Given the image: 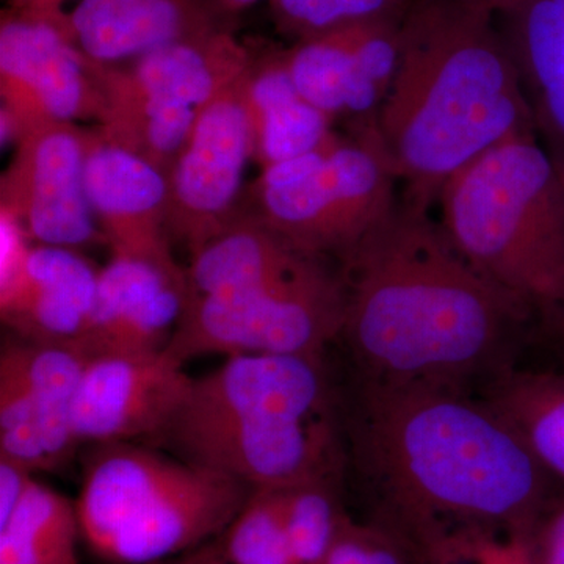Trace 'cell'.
<instances>
[{"label":"cell","instance_id":"obj_18","mask_svg":"<svg viewBox=\"0 0 564 564\" xmlns=\"http://www.w3.org/2000/svg\"><path fill=\"white\" fill-rule=\"evenodd\" d=\"M68 24L77 47L102 65H122L180 41L232 29L207 0H79Z\"/></svg>","mask_w":564,"mask_h":564},{"label":"cell","instance_id":"obj_24","mask_svg":"<svg viewBox=\"0 0 564 564\" xmlns=\"http://www.w3.org/2000/svg\"><path fill=\"white\" fill-rule=\"evenodd\" d=\"M79 538L76 503L35 480L0 524V564H77Z\"/></svg>","mask_w":564,"mask_h":564},{"label":"cell","instance_id":"obj_21","mask_svg":"<svg viewBox=\"0 0 564 564\" xmlns=\"http://www.w3.org/2000/svg\"><path fill=\"white\" fill-rule=\"evenodd\" d=\"M318 258L296 248L250 209H242L192 256L185 267L188 299L221 295L280 280Z\"/></svg>","mask_w":564,"mask_h":564},{"label":"cell","instance_id":"obj_8","mask_svg":"<svg viewBox=\"0 0 564 564\" xmlns=\"http://www.w3.org/2000/svg\"><path fill=\"white\" fill-rule=\"evenodd\" d=\"M252 52L223 29L122 65L90 61L104 101L96 132L169 176L204 107L242 76Z\"/></svg>","mask_w":564,"mask_h":564},{"label":"cell","instance_id":"obj_17","mask_svg":"<svg viewBox=\"0 0 564 564\" xmlns=\"http://www.w3.org/2000/svg\"><path fill=\"white\" fill-rule=\"evenodd\" d=\"M99 270L77 250L35 245L0 291V317L18 339L85 351Z\"/></svg>","mask_w":564,"mask_h":564},{"label":"cell","instance_id":"obj_20","mask_svg":"<svg viewBox=\"0 0 564 564\" xmlns=\"http://www.w3.org/2000/svg\"><path fill=\"white\" fill-rule=\"evenodd\" d=\"M247 93L254 161L262 170L318 150L337 133L332 118L293 84L284 50L252 52Z\"/></svg>","mask_w":564,"mask_h":564},{"label":"cell","instance_id":"obj_29","mask_svg":"<svg viewBox=\"0 0 564 564\" xmlns=\"http://www.w3.org/2000/svg\"><path fill=\"white\" fill-rule=\"evenodd\" d=\"M410 554L391 533L378 525L345 519L323 564H408Z\"/></svg>","mask_w":564,"mask_h":564},{"label":"cell","instance_id":"obj_35","mask_svg":"<svg viewBox=\"0 0 564 564\" xmlns=\"http://www.w3.org/2000/svg\"><path fill=\"white\" fill-rule=\"evenodd\" d=\"M458 2L470 3V6H480L485 9L492 10L494 13L507 7L508 3L514 2V0H458Z\"/></svg>","mask_w":564,"mask_h":564},{"label":"cell","instance_id":"obj_1","mask_svg":"<svg viewBox=\"0 0 564 564\" xmlns=\"http://www.w3.org/2000/svg\"><path fill=\"white\" fill-rule=\"evenodd\" d=\"M343 421L375 525L425 564H456L473 534H533L555 499L554 475L464 389L356 378Z\"/></svg>","mask_w":564,"mask_h":564},{"label":"cell","instance_id":"obj_19","mask_svg":"<svg viewBox=\"0 0 564 564\" xmlns=\"http://www.w3.org/2000/svg\"><path fill=\"white\" fill-rule=\"evenodd\" d=\"M496 21L538 140L564 177V0H514L496 11Z\"/></svg>","mask_w":564,"mask_h":564},{"label":"cell","instance_id":"obj_28","mask_svg":"<svg viewBox=\"0 0 564 564\" xmlns=\"http://www.w3.org/2000/svg\"><path fill=\"white\" fill-rule=\"evenodd\" d=\"M0 456L36 470H52L35 404L24 380L0 362Z\"/></svg>","mask_w":564,"mask_h":564},{"label":"cell","instance_id":"obj_10","mask_svg":"<svg viewBox=\"0 0 564 564\" xmlns=\"http://www.w3.org/2000/svg\"><path fill=\"white\" fill-rule=\"evenodd\" d=\"M2 143L44 122L95 121L104 101L90 58L63 20L7 9L0 18Z\"/></svg>","mask_w":564,"mask_h":564},{"label":"cell","instance_id":"obj_7","mask_svg":"<svg viewBox=\"0 0 564 564\" xmlns=\"http://www.w3.org/2000/svg\"><path fill=\"white\" fill-rule=\"evenodd\" d=\"M397 185L372 121L263 169L248 209L300 250L339 262L395 209Z\"/></svg>","mask_w":564,"mask_h":564},{"label":"cell","instance_id":"obj_13","mask_svg":"<svg viewBox=\"0 0 564 564\" xmlns=\"http://www.w3.org/2000/svg\"><path fill=\"white\" fill-rule=\"evenodd\" d=\"M192 383L184 364L165 350L93 356L74 400L77 443L150 444L180 411Z\"/></svg>","mask_w":564,"mask_h":564},{"label":"cell","instance_id":"obj_16","mask_svg":"<svg viewBox=\"0 0 564 564\" xmlns=\"http://www.w3.org/2000/svg\"><path fill=\"white\" fill-rule=\"evenodd\" d=\"M187 299V274L111 256L99 269L85 351L98 356L165 350Z\"/></svg>","mask_w":564,"mask_h":564},{"label":"cell","instance_id":"obj_25","mask_svg":"<svg viewBox=\"0 0 564 564\" xmlns=\"http://www.w3.org/2000/svg\"><path fill=\"white\" fill-rule=\"evenodd\" d=\"M343 480H314L282 488L289 544L295 564H323L347 514L340 503Z\"/></svg>","mask_w":564,"mask_h":564},{"label":"cell","instance_id":"obj_33","mask_svg":"<svg viewBox=\"0 0 564 564\" xmlns=\"http://www.w3.org/2000/svg\"><path fill=\"white\" fill-rule=\"evenodd\" d=\"M172 564H228V562H226L220 540H218L215 543L204 544L202 547L195 549L191 554Z\"/></svg>","mask_w":564,"mask_h":564},{"label":"cell","instance_id":"obj_37","mask_svg":"<svg viewBox=\"0 0 564 564\" xmlns=\"http://www.w3.org/2000/svg\"><path fill=\"white\" fill-rule=\"evenodd\" d=\"M13 2H17V0H9V6H11Z\"/></svg>","mask_w":564,"mask_h":564},{"label":"cell","instance_id":"obj_5","mask_svg":"<svg viewBox=\"0 0 564 564\" xmlns=\"http://www.w3.org/2000/svg\"><path fill=\"white\" fill-rule=\"evenodd\" d=\"M440 225L478 272L547 325L564 313V177L536 135L502 141L444 185Z\"/></svg>","mask_w":564,"mask_h":564},{"label":"cell","instance_id":"obj_30","mask_svg":"<svg viewBox=\"0 0 564 564\" xmlns=\"http://www.w3.org/2000/svg\"><path fill=\"white\" fill-rule=\"evenodd\" d=\"M538 564L532 534L478 533L462 547V564Z\"/></svg>","mask_w":564,"mask_h":564},{"label":"cell","instance_id":"obj_32","mask_svg":"<svg viewBox=\"0 0 564 564\" xmlns=\"http://www.w3.org/2000/svg\"><path fill=\"white\" fill-rule=\"evenodd\" d=\"M35 481L31 467L0 456V524L14 513Z\"/></svg>","mask_w":564,"mask_h":564},{"label":"cell","instance_id":"obj_23","mask_svg":"<svg viewBox=\"0 0 564 564\" xmlns=\"http://www.w3.org/2000/svg\"><path fill=\"white\" fill-rule=\"evenodd\" d=\"M478 397L518 432L555 478L564 480V370L508 367Z\"/></svg>","mask_w":564,"mask_h":564},{"label":"cell","instance_id":"obj_9","mask_svg":"<svg viewBox=\"0 0 564 564\" xmlns=\"http://www.w3.org/2000/svg\"><path fill=\"white\" fill-rule=\"evenodd\" d=\"M344 318L343 273L318 258L280 280L188 299L165 351L184 366L207 355L323 358Z\"/></svg>","mask_w":564,"mask_h":564},{"label":"cell","instance_id":"obj_14","mask_svg":"<svg viewBox=\"0 0 564 564\" xmlns=\"http://www.w3.org/2000/svg\"><path fill=\"white\" fill-rule=\"evenodd\" d=\"M403 21H367L284 50L293 84L334 122L377 121L402 58Z\"/></svg>","mask_w":564,"mask_h":564},{"label":"cell","instance_id":"obj_2","mask_svg":"<svg viewBox=\"0 0 564 564\" xmlns=\"http://www.w3.org/2000/svg\"><path fill=\"white\" fill-rule=\"evenodd\" d=\"M343 336L361 380L464 389L514 366L536 318L463 258L429 210L395 209L337 262Z\"/></svg>","mask_w":564,"mask_h":564},{"label":"cell","instance_id":"obj_3","mask_svg":"<svg viewBox=\"0 0 564 564\" xmlns=\"http://www.w3.org/2000/svg\"><path fill=\"white\" fill-rule=\"evenodd\" d=\"M377 128L400 198L429 212L467 163L505 140L536 135L496 13L458 0H414Z\"/></svg>","mask_w":564,"mask_h":564},{"label":"cell","instance_id":"obj_36","mask_svg":"<svg viewBox=\"0 0 564 564\" xmlns=\"http://www.w3.org/2000/svg\"><path fill=\"white\" fill-rule=\"evenodd\" d=\"M554 328L556 332H562L564 334V313L562 317L558 318V322L555 323Z\"/></svg>","mask_w":564,"mask_h":564},{"label":"cell","instance_id":"obj_15","mask_svg":"<svg viewBox=\"0 0 564 564\" xmlns=\"http://www.w3.org/2000/svg\"><path fill=\"white\" fill-rule=\"evenodd\" d=\"M85 182L111 256L185 274L172 250L165 173L139 155L106 143L93 129Z\"/></svg>","mask_w":564,"mask_h":564},{"label":"cell","instance_id":"obj_26","mask_svg":"<svg viewBox=\"0 0 564 564\" xmlns=\"http://www.w3.org/2000/svg\"><path fill=\"white\" fill-rule=\"evenodd\" d=\"M228 564H295L284 518L282 488H254L220 536Z\"/></svg>","mask_w":564,"mask_h":564},{"label":"cell","instance_id":"obj_11","mask_svg":"<svg viewBox=\"0 0 564 564\" xmlns=\"http://www.w3.org/2000/svg\"><path fill=\"white\" fill-rule=\"evenodd\" d=\"M247 76L248 69L204 107L166 176L170 237L188 258L242 210L245 170L254 159Z\"/></svg>","mask_w":564,"mask_h":564},{"label":"cell","instance_id":"obj_22","mask_svg":"<svg viewBox=\"0 0 564 564\" xmlns=\"http://www.w3.org/2000/svg\"><path fill=\"white\" fill-rule=\"evenodd\" d=\"M93 358L76 347L14 339L3 344L0 362L9 364L31 392L52 470L68 463L80 447L73 410L85 367Z\"/></svg>","mask_w":564,"mask_h":564},{"label":"cell","instance_id":"obj_31","mask_svg":"<svg viewBox=\"0 0 564 564\" xmlns=\"http://www.w3.org/2000/svg\"><path fill=\"white\" fill-rule=\"evenodd\" d=\"M532 538L538 564H564V500H552Z\"/></svg>","mask_w":564,"mask_h":564},{"label":"cell","instance_id":"obj_27","mask_svg":"<svg viewBox=\"0 0 564 564\" xmlns=\"http://www.w3.org/2000/svg\"><path fill=\"white\" fill-rule=\"evenodd\" d=\"M414 0H269L281 35L314 39L367 21H403Z\"/></svg>","mask_w":564,"mask_h":564},{"label":"cell","instance_id":"obj_6","mask_svg":"<svg viewBox=\"0 0 564 564\" xmlns=\"http://www.w3.org/2000/svg\"><path fill=\"white\" fill-rule=\"evenodd\" d=\"M252 489L154 445H93L76 502L80 536L109 563L162 562L221 536Z\"/></svg>","mask_w":564,"mask_h":564},{"label":"cell","instance_id":"obj_12","mask_svg":"<svg viewBox=\"0 0 564 564\" xmlns=\"http://www.w3.org/2000/svg\"><path fill=\"white\" fill-rule=\"evenodd\" d=\"M93 129L44 122L14 140L0 180V209L13 215L29 239L47 247L107 245L88 199L85 169Z\"/></svg>","mask_w":564,"mask_h":564},{"label":"cell","instance_id":"obj_4","mask_svg":"<svg viewBox=\"0 0 564 564\" xmlns=\"http://www.w3.org/2000/svg\"><path fill=\"white\" fill-rule=\"evenodd\" d=\"M323 358L237 355L193 378L150 445L251 488L343 480L348 464Z\"/></svg>","mask_w":564,"mask_h":564},{"label":"cell","instance_id":"obj_34","mask_svg":"<svg viewBox=\"0 0 564 564\" xmlns=\"http://www.w3.org/2000/svg\"><path fill=\"white\" fill-rule=\"evenodd\" d=\"M207 2L210 3L212 9L217 11L218 17L231 24L234 18L239 17L243 11L251 9L252 6L262 2V0H207Z\"/></svg>","mask_w":564,"mask_h":564}]
</instances>
